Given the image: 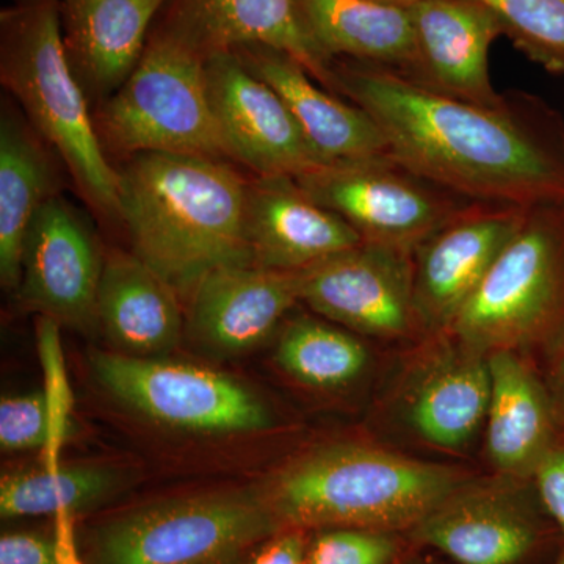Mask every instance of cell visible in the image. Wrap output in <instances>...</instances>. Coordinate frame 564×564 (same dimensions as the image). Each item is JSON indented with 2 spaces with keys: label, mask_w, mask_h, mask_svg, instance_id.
I'll return each instance as SVG.
<instances>
[{
  "label": "cell",
  "mask_w": 564,
  "mask_h": 564,
  "mask_svg": "<svg viewBox=\"0 0 564 564\" xmlns=\"http://www.w3.org/2000/svg\"><path fill=\"white\" fill-rule=\"evenodd\" d=\"M0 79L61 154L87 202L118 217V170L66 54L57 0H11L0 11Z\"/></svg>",
  "instance_id": "277c9868"
},
{
  "label": "cell",
  "mask_w": 564,
  "mask_h": 564,
  "mask_svg": "<svg viewBox=\"0 0 564 564\" xmlns=\"http://www.w3.org/2000/svg\"><path fill=\"white\" fill-rule=\"evenodd\" d=\"M560 564H564V558L562 560V563H560Z\"/></svg>",
  "instance_id": "74e56055"
},
{
  "label": "cell",
  "mask_w": 564,
  "mask_h": 564,
  "mask_svg": "<svg viewBox=\"0 0 564 564\" xmlns=\"http://www.w3.org/2000/svg\"><path fill=\"white\" fill-rule=\"evenodd\" d=\"M533 475L545 510L564 533V448H551Z\"/></svg>",
  "instance_id": "1f68e13d"
},
{
  "label": "cell",
  "mask_w": 564,
  "mask_h": 564,
  "mask_svg": "<svg viewBox=\"0 0 564 564\" xmlns=\"http://www.w3.org/2000/svg\"><path fill=\"white\" fill-rule=\"evenodd\" d=\"M50 440V413L43 392L3 397L0 402V445L3 451L44 448Z\"/></svg>",
  "instance_id": "4dcf8cb0"
},
{
  "label": "cell",
  "mask_w": 564,
  "mask_h": 564,
  "mask_svg": "<svg viewBox=\"0 0 564 564\" xmlns=\"http://www.w3.org/2000/svg\"><path fill=\"white\" fill-rule=\"evenodd\" d=\"M491 397L486 414V444L497 470L508 477H529L551 451L552 421L547 399L511 350L488 355Z\"/></svg>",
  "instance_id": "603a6c76"
},
{
  "label": "cell",
  "mask_w": 564,
  "mask_h": 564,
  "mask_svg": "<svg viewBox=\"0 0 564 564\" xmlns=\"http://www.w3.org/2000/svg\"><path fill=\"white\" fill-rule=\"evenodd\" d=\"M328 90L372 118L393 161L445 191L503 206L564 202V122L534 96L486 107L352 61L332 63Z\"/></svg>",
  "instance_id": "6da1fadb"
},
{
  "label": "cell",
  "mask_w": 564,
  "mask_h": 564,
  "mask_svg": "<svg viewBox=\"0 0 564 564\" xmlns=\"http://www.w3.org/2000/svg\"><path fill=\"white\" fill-rule=\"evenodd\" d=\"M530 61L564 74V0H478Z\"/></svg>",
  "instance_id": "83f0119b"
},
{
  "label": "cell",
  "mask_w": 564,
  "mask_h": 564,
  "mask_svg": "<svg viewBox=\"0 0 564 564\" xmlns=\"http://www.w3.org/2000/svg\"><path fill=\"white\" fill-rule=\"evenodd\" d=\"M415 543L459 564H516L536 543V527L507 486L467 478L410 532Z\"/></svg>",
  "instance_id": "e0dca14e"
},
{
  "label": "cell",
  "mask_w": 564,
  "mask_h": 564,
  "mask_svg": "<svg viewBox=\"0 0 564 564\" xmlns=\"http://www.w3.org/2000/svg\"><path fill=\"white\" fill-rule=\"evenodd\" d=\"M456 467L421 462L372 444L315 448L288 464L261 492L285 530L414 529L456 486Z\"/></svg>",
  "instance_id": "3957f363"
},
{
  "label": "cell",
  "mask_w": 564,
  "mask_h": 564,
  "mask_svg": "<svg viewBox=\"0 0 564 564\" xmlns=\"http://www.w3.org/2000/svg\"><path fill=\"white\" fill-rule=\"evenodd\" d=\"M214 564H236V560H234V562H221V563H214Z\"/></svg>",
  "instance_id": "8d00e7d4"
},
{
  "label": "cell",
  "mask_w": 564,
  "mask_h": 564,
  "mask_svg": "<svg viewBox=\"0 0 564 564\" xmlns=\"http://www.w3.org/2000/svg\"><path fill=\"white\" fill-rule=\"evenodd\" d=\"M564 314V202L527 210L448 333L489 355L513 350Z\"/></svg>",
  "instance_id": "8992f818"
},
{
  "label": "cell",
  "mask_w": 564,
  "mask_h": 564,
  "mask_svg": "<svg viewBox=\"0 0 564 564\" xmlns=\"http://www.w3.org/2000/svg\"><path fill=\"white\" fill-rule=\"evenodd\" d=\"M39 352L50 413V440L43 448L44 469L58 470L63 444L68 440L74 400L63 358L61 328L58 322L47 315L39 321Z\"/></svg>",
  "instance_id": "f1b7e54d"
},
{
  "label": "cell",
  "mask_w": 564,
  "mask_h": 564,
  "mask_svg": "<svg viewBox=\"0 0 564 564\" xmlns=\"http://www.w3.org/2000/svg\"><path fill=\"white\" fill-rule=\"evenodd\" d=\"M177 299L135 254L113 252L104 262L98 318L111 340L131 356L158 355L177 344L182 332Z\"/></svg>",
  "instance_id": "7402d4cb"
},
{
  "label": "cell",
  "mask_w": 564,
  "mask_h": 564,
  "mask_svg": "<svg viewBox=\"0 0 564 564\" xmlns=\"http://www.w3.org/2000/svg\"><path fill=\"white\" fill-rule=\"evenodd\" d=\"M54 196V174L31 129L14 115L0 124V278L3 288L21 281L22 248L33 218Z\"/></svg>",
  "instance_id": "d4e9b609"
},
{
  "label": "cell",
  "mask_w": 564,
  "mask_h": 564,
  "mask_svg": "<svg viewBox=\"0 0 564 564\" xmlns=\"http://www.w3.org/2000/svg\"><path fill=\"white\" fill-rule=\"evenodd\" d=\"M529 209L474 203L414 248V303L423 328H451Z\"/></svg>",
  "instance_id": "7c38bea8"
},
{
  "label": "cell",
  "mask_w": 564,
  "mask_h": 564,
  "mask_svg": "<svg viewBox=\"0 0 564 564\" xmlns=\"http://www.w3.org/2000/svg\"><path fill=\"white\" fill-rule=\"evenodd\" d=\"M421 58V84L486 107L508 96L496 91L489 51L503 35L496 14L478 0H415L410 6Z\"/></svg>",
  "instance_id": "2e32d148"
},
{
  "label": "cell",
  "mask_w": 564,
  "mask_h": 564,
  "mask_svg": "<svg viewBox=\"0 0 564 564\" xmlns=\"http://www.w3.org/2000/svg\"><path fill=\"white\" fill-rule=\"evenodd\" d=\"M154 28L204 58L243 46L272 47L328 88L332 62L307 35L295 0H170Z\"/></svg>",
  "instance_id": "5bb4252c"
},
{
  "label": "cell",
  "mask_w": 564,
  "mask_h": 564,
  "mask_svg": "<svg viewBox=\"0 0 564 564\" xmlns=\"http://www.w3.org/2000/svg\"><path fill=\"white\" fill-rule=\"evenodd\" d=\"M296 182L344 218L364 242L408 250L474 204L404 169L391 155L325 163Z\"/></svg>",
  "instance_id": "ba28073f"
},
{
  "label": "cell",
  "mask_w": 564,
  "mask_h": 564,
  "mask_svg": "<svg viewBox=\"0 0 564 564\" xmlns=\"http://www.w3.org/2000/svg\"><path fill=\"white\" fill-rule=\"evenodd\" d=\"M247 239L252 263L300 272L364 240L344 218L315 202L291 176H256L247 185Z\"/></svg>",
  "instance_id": "9a60e30c"
},
{
  "label": "cell",
  "mask_w": 564,
  "mask_h": 564,
  "mask_svg": "<svg viewBox=\"0 0 564 564\" xmlns=\"http://www.w3.org/2000/svg\"><path fill=\"white\" fill-rule=\"evenodd\" d=\"M96 378L152 421L196 433H248L270 425L265 404L228 375L185 362L96 352Z\"/></svg>",
  "instance_id": "9c48e42d"
},
{
  "label": "cell",
  "mask_w": 564,
  "mask_h": 564,
  "mask_svg": "<svg viewBox=\"0 0 564 564\" xmlns=\"http://www.w3.org/2000/svg\"><path fill=\"white\" fill-rule=\"evenodd\" d=\"M206 84L228 158L258 176L295 180L325 165L280 95L254 76L236 52L207 58Z\"/></svg>",
  "instance_id": "8fae6325"
},
{
  "label": "cell",
  "mask_w": 564,
  "mask_h": 564,
  "mask_svg": "<svg viewBox=\"0 0 564 564\" xmlns=\"http://www.w3.org/2000/svg\"><path fill=\"white\" fill-rule=\"evenodd\" d=\"M307 35L334 61H352L421 79L410 7L378 0H295Z\"/></svg>",
  "instance_id": "44dd1931"
},
{
  "label": "cell",
  "mask_w": 564,
  "mask_h": 564,
  "mask_svg": "<svg viewBox=\"0 0 564 564\" xmlns=\"http://www.w3.org/2000/svg\"><path fill=\"white\" fill-rule=\"evenodd\" d=\"M102 267L80 215L54 195L25 236L18 285L21 300L54 321L82 328L98 317Z\"/></svg>",
  "instance_id": "4fadbf2b"
},
{
  "label": "cell",
  "mask_w": 564,
  "mask_h": 564,
  "mask_svg": "<svg viewBox=\"0 0 564 564\" xmlns=\"http://www.w3.org/2000/svg\"><path fill=\"white\" fill-rule=\"evenodd\" d=\"M170 0H57L63 43L82 87L109 99L128 80Z\"/></svg>",
  "instance_id": "ffe728a7"
},
{
  "label": "cell",
  "mask_w": 564,
  "mask_h": 564,
  "mask_svg": "<svg viewBox=\"0 0 564 564\" xmlns=\"http://www.w3.org/2000/svg\"><path fill=\"white\" fill-rule=\"evenodd\" d=\"M489 397L488 355L458 344L433 362L415 384L410 421L426 443L459 448L480 429Z\"/></svg>",
  "instance_id": "cb8c5ba5"
},
{
  "label": "cell",
  "mask_w": 564,
  "mask_h": 564,
  "mask_svg": "<svg viewBox=\"0 0 564 564\" xmlns=\"http://www.w3.org/2000/svg\"><path fill=\"white\" fill-rule=\"evenodd\" d=\"M247 185L223 159L132 155L118 172V217L132 254L187 299L215 270L250 265Z\"/></svg>",
  "instance_id": "7a4b0ae2"
},
{
  "label": "cell",
  "mask_w": 564,
  "mask_h": 564,
  "mask_svg": "<svg viewBox=\"0 0 564 564\" xmlns=\"http://www.w3.org/2000/svg\"><path fill=\"white\" fill-rule=\"evenodd\" d=\"M0 564H55L54 541L29 532L2 534Z\"/></svg>",
  "instance_id": "d6a6232c"
},
{
  "label": "cell",
  "mask_w": 564,
  "mask_h": 564,
  "mask_svg": "<svg viewBox=\"0 0 564 564\" xmlns=\"http://www.w3.org/2000/svg\"><path fill=\"white\" fill-rule=\"evenodd\" d=\"M117 488V477L99 467H73L6 475L0 484L3 519L63 514L99 502Z\"/></svg>",
  "instance_id": "4316f807"
},
{
  "label": "cell",
  "mask_w": 564,
  "mask_h": 564,
  "mask_svg": "<svg viewBox=\"0 0 564 564\" xmlns=\"http://www.w3.org/2000/svg\"><path fill=\"white\" fill-rule=\"evenodd\" d=\"M302 302L337 325L395 339L421 326L414 250L362 242L302 270Z\"/></svg>",
  "instance_id": "30bf717a"
},
{
  "label": "cell",
  "mask_w": 564,
  "mask_h": 564,
  "mask_svg": "<svg viewBox=\"0 0 564 564\" xmlns=\"http://www.w3.org/2000/svg\"><path fill=\"white\" fill-rule=\"evenodd\" d=\"M306 536L302 530H285L270 538L251 564H307Z\"/></svg>",
  "instance_id": "836d02e7"
},
{
  "label": "cell",
  "mask_w": 564,
  "mask_h": 564,
  "mask_svg": "<svg viewBox=\"0 0 564 564\" xmlns=\"http://www.w3.org/2000/svg\"><path fill=\"white\" fill-rule=\"evenodd\" d=\"M206 61L152 29L139 65L98 113L104 148L129 158L144 152L228 158L207 93Z\"/></svg>",
  "instance_id": "5b68a950"
},
{
  "label": "cell",
  "mask_w": 564,
  "mask_h": 564,
  "mask_svg": "<svg viewBox=\"0 0 564 564\" xmlns=\"http://www.w3.org/2000/svg\"><path fill=\"white\" fill-rule=\"evenodd\" d=\"M392 533L359 529L323 530L311 544L307 564H391L397 555Z\"/></svg>",
  "instance_id": "f546056e"
},
{
  "label": "cell",
  "mask_w": 564,
  "mask_h": 564,
  "mask_svg": "<svg viewBox=\"0 0 564 564\" xmlns=\"http://www.w3.org/2000/svg\"><path fill=\"white\" fill-rule=\"evenodd\" d=\"M285 372L318 389L351 383L367 366V350L351 334L315 318H296L282 334L276 351Z\"/></svg>",
  "instance_id": "484cf974"
},
{
  "label": "cell",
  "mask_w": 564,
  "mask_h": 564,
  "mask_svg": "<svg viewBox=\"0 0 564 564\" xmlns=\"http://www.w3.org/2000/svg\"><path fill=\"white\" fill-rule=\"evenodd\" d=\"M55 564H84L74 540L73 514L55 516Z\"/></svg>",
  "instance_id": "e575fe53"
},
{
  "label": "cell",
  "mask_w": 564,
  "mask_h": 564,
  "mask_svg": "<svg viewBox=\"0 0 564 564\" xmlns=\"http://www.w3.org/2000/svg\"><path fill=\"white\" fill-rule=\"evenodd\" d=\"M281 533L261 494H212L133 508L93 530L87 564H214Z\"/></svg>",
  "instance_id": "52a82bcc"
},
{
  "label": "cell",
  "mask_w": 564,
  "mask_h": 564,
  "mask_svg": "<svg viewBox=\"0 0 564 564\" xmlns=\"http://www.w3.org/2000/svg\"><path fill=\"white\" fill-rule=\"evenodd\" d=\"M378 2L395 3V6L410 7L415 0H378Z\"/></svg>",
  "instance_id": "d590c367"
},
{
  "label": "cell",
  "mask_w": 564,
  "mask_h": 564,
  "mask_svg": "<svg viewBox=\"0 0 564 564\" xmlns=\"http://www.w3.org/2000/svg\"><path fill=\"white\" fill-rule=\"evenodd\" d=\"M300 272L252 263L215 270L192 293L188 326L193 336L229 352L261 344L293 304L302 302Z\"/></svg>",
  "instance_id": "d6986e66"
},
{
  "label": "cell",
  "mask_w": 564,
  "mask_h": 564,
  "mask_svg": "<svg viewBox=\"0 0 564 564\" xmlns=\"http://www.w3.org/2000/svg\"><path fill=\"white\" fill-rule=\"evenodd\" d=\"M232 52L280 95L323 162L388 158V144L372 118L322 87L291 55L267 46H243Z\"/></svg>",
  "instance_id": "ac0fdd59"
}]
</instances>
